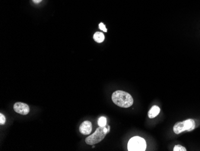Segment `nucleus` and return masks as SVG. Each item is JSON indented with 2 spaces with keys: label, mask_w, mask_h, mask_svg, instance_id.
<instances>
[{
  "label": "nucleus",
  "mask_w": 200,
  "mask_h": 151,
  "mask_svg": "<svg viewBox=\"0 0 200 151\" xmlns=\"http://www.w3.org/2000/svg\"><path fill=\"white\" fill-rule=\"evenodd\" d=\"M111 99L114 104L122 108H128L134 103V100L131 95L122 90H117L113 92Z\"/></svg>",
  "instance_id": "obj_1"
},
{
  "label": "nucleus",
  "mask_w": 200,
  "mask_h": 151,
  "mask_svg": "<svg viewBox=\"0 0 200 151\" xmlns=\"http://www.w3.org/2000/svg\"><path fill=\"white\" fill-rule=\"evenodd\" d=\"M108 130L107 127L105 126H99L95 131V132L88 136L86 140V143L89 145H94L97 143L101 141L106 137Z\"/></svg>",
  "instance_id": "obj_2"
},
{
  "label": "nucleus",
  "mask_w": 200,
  "mask_h": 151,
  "mask_svg": "<svg viewBox=\"0 0 200 151\" xmlns=\"http://www.w3.org/2000/svg\"><path fill=\"white\" fill-rule=\"evenodd\" d=\"M146 148V143L144 138L136 136L131 138L128 143L129 151H145Z\"/></svg>",
  "instance_id": "obj_3"
},
{
  "label": "nucleus",
  "mask_w": 200,
  "mask_h": 151,
  "mask_svg": "<svg viewBox=\"0 0 200 151\" xmlns=\"http://www.w3.org/2000/svg\"><path fill=\"white\" fill-rule=\"evenodd\" d=\"M195 128V122L193 119H187L183 122H177L174 127L173 131L175 134H179L183 131H190Z\"/></svg>",
  "instance_id": "obj_4"
},
{
  "label": "nucleus",
  "mask_w": 200,
  "mask_h": 151,
  "mask_svg": "<svg viewBox=\"0 0 200 151\" xmlns=\"http://www.w3.org/2000/svg\"><path fill=\"white\" fill-rule=\"evenodd\" d=\"M13 109L15 112L22 115H27L30 112L29 106L23 103H16L13 106Z\"/></svg>",
  "instance_id": "obj_5"
},
{
  "label": "nucleus",
  "mask_w": 200,
  "mask_h": 151,
  "mask_svg": "<svg viewBox=\"0 0 200 151\" xmlns=\"http://www.w3.org/2000/svg\"><path fill=\"white\" fill-rule=\"evenodd\" d=\"M92 129V123L90 121H84L79 127V131L83 135H89Z\"/></svg>",
  "instance_id": "obj_6"
},
{
  "label": "nucleus",
  "mask_w": 200,
  "mask_h": 151,
  "mask_svg": "<svg viewBox=\"0 0 200 151\" xmlns=\"http://www.w3.org/2000/svg\"><path fill=\"white\" fill-rule=\"evenodd\" d=\"M159 112H160L159 107L156 106H154L149 111L148 116L150 119L155 118L156 116H157L159 115Z\"/></svg>",
  "instance_id": "obj_7"
},
{
  "label": "nucleus",
  "mask_w": 200,
  "mask_h": 151,
  "mask_svg": "<svg viewBox=\"0 0 200 151\" xmlns=\"http://www.w3.org/2000/svg\"><path fill=\"white\" fill-rule=\"evenodd\" d=\"M104 34L101 32H96L94 34V39L97 43H102L104 40Z\"/></svg>",
  "instance_id": "obj_8"
},
{
  "label": "nucleus",
  "mask_w": 200,
  "mask_h": 151,
  "mask_svg": "<svg viewBox=\"0 0 200 151\" xmlns=\"http://www.w3.org/2000/svg\"><path fill=\"white\" fill-rule=\"evenodd\" d=\"M98 125L99 126H105L107 125V119L106 118L102 116L100 118L98 121Z\"/></svg>",
  "instance_id": "obj_9"
},
{
  "label": "nucleus",
  "mask_w": 200,
  "mask_h": 151,
  "mask_svg": "<svg viewBox=\"0 0 200 151\" xmlns=\"http://www.w3.org/2000/svg\"><path fill=\"white\" fill-rule=\"evenodd\" d=\"M173 150L174 151H186L187 150L185 147L181 145H176L174 146Z\"/></svg>",
  "instance_id": "obj_10"
},
{
  "label": "nucleus",
  "mask_w": 200,
  "mask_h": 151,
  "mask_svg": "<svg viewBox=\"0 0 200 151\" xmlns=\"http://www.w3.org/2000/svg\"><path fill=\"white\" fill-rule=\"evenodd\" d=\"M6 123V118L3 114H0V125H3Z\"/></svg>",
  "instance_id": "obj_11"
},
{
  "label": "nucleus",
  "mask_w": 200,
  "mask_h": 151,
  "mask_svg": "<svg viewBox=\"0 0 200 151\" xmlns=\"http://www.w3.org/2000/svg\"><path fill=\"white\" fill-rule=\"evenodd\" d=\"M99 28H100V30H103L104 32H107V30L106 28V26H105V25L103 23H100L99 24Z\"/></svg>",
  "instance_id": "obj_12"
},
{
  "label": "nucleus",
  "mask_w": 200,
  "mask_h": 151,
  "mask_svg": "<svg viewBox=\"0 0 200 151\" xmlns=\"http://www.w3.org/2000/svg\"><path fill=\"white\" fill-rule=\"evenodd\" d=\"M32 1H33V2L34 3H40L41 1H42V0H32Z\"/></svg>",
  "instance_id": "obj_13"
},
{
  "label": "nucleus",
  "mask_w": 200,
  "mask_h": 151,
  "mask_svg": "<svg viewBox=\"0 0 200 151\" xmlns=\"http://www.w3.org/2000/svg\"><path fill=\"white\" fill-rule=\"evenodd\" d=\"M106 127H107V130H108L107 132L108 133V132H110V126H109L108 125H107V124L106 125Z\"/></svg>",
  "instance_id": "obj_14"
},
{
  "label": "nucleus",
  "mask_w": 200,
  "mask_h": 151,
  "mask_svg": "<svg viewBox=\"0 0 200 151\" xmlns=\"http://www.w3.org/2000/svg\"><path fill=\"white\" fill-rule=\"evenodd\" d=\"M94 147H95V146L93 145V146H92V148H94Z\"/></svg>",
  "instance_id": "obj_15"
}]
</instances>
